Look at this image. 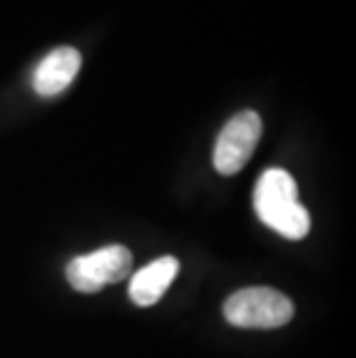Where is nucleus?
I'll list each match as a JSON object with an SVG mask.
<instances>
[{
    "label": "nucleus",
    "mask_w": 356,
    "mask_h": 358,
    "mask_svg": "<svg viewBox=\"0 0 356 358\" xmlns=\"http://www.w3.org/2000/svg\"><path fill=\"white\" fill-rule=\"evenodd\" d=\"M257 217L290 241L306 238L310 231V213L299 201V187L285 169H266L252 192Z\"/></svg>",
    "instance_id": "obj_1"
},
{
    "label": "nucleus",
    "mask_w": 356,
    "mask_h": 358,
    "mask_svg": "<svg viewBox=\"0 0 356 358\" xmlns=\"http://www.w3.org/2000/svg\"><path fill=\"white\" fill-rule=\"evenodd\" d=\"M225 319L238 329H278L292 322L294 303L271 287H248L225 301Z\"/></svg>",
    "instance_id": "obj_2"
},
{
    "label": "nucleus",
    "mask_w": 356,
    "mask_h": 358,
    "mask_svg": "<svg viewBox=\"0 0 356 358\" xmlns=\"http://www.w3.org/2000/svg\"><path fill=\"white\" fill-rule=\"evenodd\" d=\"M132 255L123 245H107L90 255L74 257L65 268L70 285L83 294H95L113 282H120L130 275Z\"/></svg>",
    "instance_id": "obj_3"
},
{
    "label": "nucleus",
    "mask_w": 356,
    "mask_h": 358,
    "mask_svg": "<svg viewBox=\"0 0 356 358\" xmlns=\"http://www.w3.org/2000/svg\"><path fill=\"white\" fill-rule=\"evenodd\" d=\"M262 136V118L255 111H241L218 134L213 166L222 176H234L248 164Z\"/></svg>",
    "instance_id": "obj_4"
},
{
    "label": "nucleus",
    "mask_w": 356,
    "mask_h": 358,
    "mask_svg": "<svg viewBox=\"0 0 356 358\" xmlns=\"http://www.w3.org/2000/svg\"><path fill=\"white\" fill-rule=\"evenodd\" d=\"M81 67V53L74 47H58L42 58L33 74V88L37 95L54 97L74 81Z\"/></svg>",
    "instance_id": "obj_5"
},
{
    "label": "nucleus",
    "mask_w": 356,
    "mask_h": 358,
    "mask_svg": "<svg viewBox=\"0 0 356 358\" xmlns=\"http://www.w3.org/2000/svg\"><path fill=\"white\" fill-rule=\"evenodd\" d=\"M178 268L180 264L176 257H160L148 266H143L141 271L134 273L130 282V299L141 308L155 306L169 289L173 278L178 275Z\"/></svg>",
    "instance_id": "obj_6"
}]
</instances>
